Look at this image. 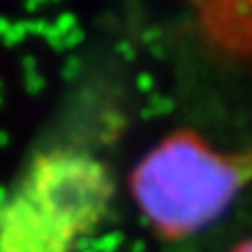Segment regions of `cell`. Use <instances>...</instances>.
Segmentation results:
<instances>
[{
  "instance_id": "cell-1",
  "label": "cell",
  "mask_w": 252,
  "mask_h": 252,
  "mask_svg": "<svg viewBox=\"0 0 252 252\" xmlns=\"http://www.w3.org/2000/svg\"><path fill=\"white\" fill-rule=\"evenodd\" d=\"M114 195L112 170L93 154H36L0 204V252H76L103 223Z\"/></svg>"
},
{
  "instance_id": "cell-2",
  "label": "cell",
  "mask_w": 252,
  "mask_h": 252,
  "mask_svg": "<svg viewBox=\"0 0 252 252\" xmlns=\"http://www.w3.org/2000/svg\"><path fill=\"white\" fill-rule=\"evenodd\" d=\"M252 183V147L225 154L193 132H175L139 162L132 195L164 238H187L229 208Z\"/></svg>"
},
{
  "instance_id": "cell-3",
  "label": "cell",
  "mask_w": 252,
  "mask_h": 252,
  "mask_svg": "<svg viewBox=\"0 0 252 252\" xmlns=\"http://www.w3.org/2000/svg\"><path fill=\"white\" fill-rule=\"evenodd\" d=\"M26 38H30V23L28 19L11 21L6 17H0V40L6 46H17Z\"/></svg>"
},
{
  "instance_id": "cell-4",
  "label": "cell",
  "mask_w": 252,
  "mask_h": 252,
  "mask_svg": "<svg viewBox=\"0 0 252 252\" xmlns=\"http://www.w3.org/2000/svg\"><path fill=\"white\" fill-rule=\"evenodd\" d=\"M175 107V101H172L168 94H162V93H154L149 94L145 105L141 107V118L143 120H156V118H164L172 112Z\"/></svg>"
},
{
  "instance_id": "cell-5",
  "label": "cell",
  "mask_w": 252,
  "mask_h": 252,
  "mask_svg": "<svg viewBox=\"0 0 252 252\" xmlns=\"http://www.w3.org/2000/svg\"><path fill=\"white\" fill-rule=\"evenodd\" d=\"M126 244V238L122 231H105L97 235V238H91L89 240V246L93 248V252H122Z\"/></svg>"
},
{
  "instance_id": "cell-6",
  "label": "cell",
  "mask_w": 252,
  "mask_h": 252,
  "mask_svg": "<svg viewBox=\"0 0 252 252\" xmlns=\"http://www.w3.org/2000/svg\"><path fill=\"white\" fill-rule=\"evenodd\" d=\"M23 80H26L28 93L32 94H38L44 89V76L40 72V67H38L36 59H32V57L23 59Z\"/></svg>"
},
{
  "instance_id": "cell-7",
  "label": "cell",
  "mask_w": 252,
  "mask_h": 252,
  "mask_svg": "<svg viewBox=\"0 0 252 252\" xmlns=\"http://www.w3.org/2000/svg\"><path fill=\"white\" fill-rule=\"evenodd\" d=\"M135 84H137V91L143 93V94H154L156 93V76L149 74V72H141L137 78H135Z\"/></svg>"
},
{
  "instance_id": "cell-8",
  "label": "cell",
  "mask_w": 252,
  "mask_h": 252,
  "mask_svg": "<svg viewBox=\"0 0 252 252\" xmlns=\"http://www.w3.org/2000/svg\"><path fill=\"white\" fill-rule=\"evenodd\" d=\"M78 69H80V61L76 57H67V61L63 63V78H72L78 74Z\"/></svg>"
},
{
  "instance_id": "cell-9",
  "label": "cell",
  "mask_w": 252,
  "mask_h": 252,
  "mask_svg": "<svg viewBox=\"0 0 252 252\" xmlns=\"http://www.w3.org/2000/svg\"><path fill=\"white\" fill-rule=\"evenodd\" d=\"M116 53L120 55L122 59H126V61H130L132 57H135V53H132V46L128 44V42H120L116 46Z\"/></svg>"
},
{
  "instance_id": "cell-10",
  "label": "cell",
  "mask_w": 252,
  "mask_h": 252,
  "mask_svg": "<svg viewBox=\"0 0 252 252\" xmlns=\"http://www.w3.org/2000/svg\"><path fill=\"white\" fill-rule=\"evenodd\" d=\"M128 252H145V242L143 240H135L128 246Z\"/></svg>"
},
{
  "instance_id": "cell-11",
  "label": "cell",
  "mask_w": 252,
  "mask_h": 252,
  "mask_svg": "<svg viewBox=\"0 0 252 252\" xmlns=\"http://www.w3.org/2000/svg\"><path fill=\"white\" fill-rule=\"evenodd\" d=\"M231 252H252V240L240 244V246H238V248H233Z\"/></svg>"
},
{
  "instance_id": "cell-12",
  "label": "cell",
  "mask_w": 252,
  "mask_h": 252,
  "mask_svg": "<svg viewBox=\"0 0 252 252\" xmlns=\"http://www.w3.org/2000/svg\"><path fill=\"white\" fill-rule=\"evenodd\" d=\"M6 198H9V189H6L4 185H0V204H4Z\"/></svg>"
},
{
  "instance_id": "cell-13",
  "label": "cell",
  "mask_w": 252,
  "mask_h": 252,
  "mask_svg": "<svg viewBox=\"0 0 252 252\" xmlns=\"http://www.w3.org/2000/svg\"><path fill=\"white\" fill-rule=\"evenodd\" d=\"M76 252H93V248L89 246V240H86V242H82L80 246H78V250H76Z\"/></svg>"
},
{
  "instance_id": "cell-14",
  "label": "cell",
  "mask_w": 252,
  "mask_h": 252,
  "mask_svg": "<svg viewBox=\"0 0 252 252\" xmlns=\"http://www.w3.org/2000/svg\"><path fill=\"white\" fill-rule=\"evenodd\" d=\"M6 143H9V135H6V132H0V145H6Z\"/></svg>"
},
{
  "instance_id": "cell-15",
  "label": "cell",
  "mask_w": 252,
  "mask_h": 252,
  "mask_svg": "<svg viewBox=\"0 0 252 252\" xmlns=\"http://www.w3.org/2000/svg\"><path fill=\"white\" fill-rule=\"evenodd\" d=\"M0 103H2V84H0Z\"/></svg>"
}]
</instances>
